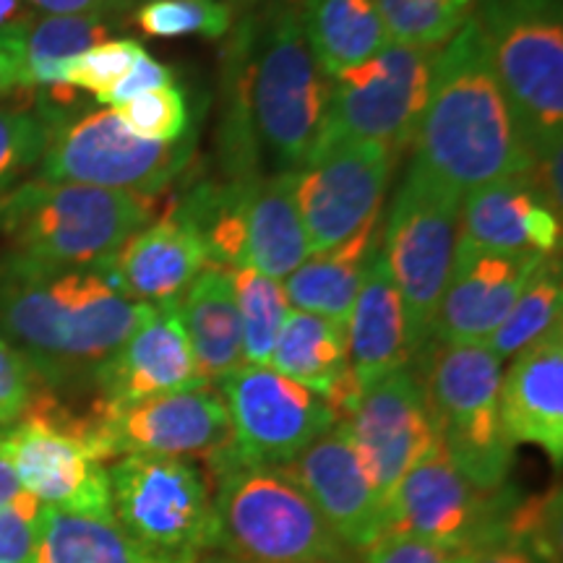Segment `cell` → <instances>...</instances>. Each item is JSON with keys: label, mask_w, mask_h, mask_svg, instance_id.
I'll list each match as a JSON object with an SVG mask.
<instances>
[{"label": "cell", "mask_w": 563, "mask_h": 563, "mask_svg": "<svg viewBox=\"0 0 563 563\" xmlns=\"http://www.w3.org/2000/svg\"><path fill=\"white\" fill-rule=\"evenodd\" d=\"M84 426L102 462L115 456L207 462L232 443L228 407L214 386L159 394L115 410L95 405Z\"/></svg>", "instance_id": "obj_14"}, {"label": "cell", "mask_w": 563, "mask_h": 563, "mask_svg": "<svg viewBox=\"0 0 563 563\" xmlns=\"http://www.w3.org/2000/svg\"><path fill=\"white\" fill-rule=\"evenodd\" d=\"M21 493V485L16 481V475H13L11 464L0 456V504L11 501L13 496H19Z\"/></svg>", "instance_id": "obj_47"}, {"label": "cell", "mask_w": 563, "mask_h": 563, "mask_svg": "<svg viewBox=\"0 0 563 563\" xmlns=\"http://www.w3.org/2000/svg\"><path fill=\"white\" fill-rule=\"evenodd\" d=\"M433 53L389 42L371 60L336 74L316 152L334 141H371L399 157L412 146L431 87Z\"/></svg>", "instance_id": "obj_13"}, {"label": "cell", "mask_w": 563, "mask_h": 563, "mask_svg": "<svg viewBox=\"0 0 563 563\" xmlns=\"http://www.w3.org/2000/svg\"><path fill=\"white\" fill-rule=\"evenodd\" d=\"M42 391L47 386L24 352L0 336V431L24 418Z\"/></svg>", "instance_id": "obj_41"}, {"label": "cell", "mask_w": 563, "mask_h": 563, "mask_svg": "<svg viewBox=\"0 0 563 563\" xmlns=\"http://www.w3.org/2000/svg\"><path fill=\"white\" fill-rule=\"evenodd\" d=\"M298 11L308 47L329 79L371 60L391 42L376 0H302Z\"/></svg>", "instance_id": "obj_30"}, {"label": "cell", "mask_w": 563, "mask_h": 563, "mask_svg": "<svg viewBox=\"0 0 563 563\" xmlns=\"http://www.w3.org/2000/svg\"><path fill=\"white\" fill-rule=\"evenodd\" d=\"M214 543L230 563H361L279 467L243 462L232 443L207 460Z\"/></svg>", "instance_id": "obj_5"}, {"label": "cell", "mask_w": 563, "mask_h": 563, "mask_svg": "<svg viewBox=\"0 0 563 563\" xmlns=\"http://www.w3.org/2000/svg\"><path fill=\"white\" fill-rule=\"evenodd\" d=\"M104 40H110L108 19L40 13L24 37L0 47V95H42L66 87L60 81V63Z\"/></svg>", "instance_id": "obj_26"}, {"label": "cell", "mask_w": 563, "mask_h": 563, "mask_svg": "<svg viewBox=\"0 0 563 563\" xmlns=\"http://www.w3.org/2000/svg\"><path fill=\"white\" fill-rule=\"evenodd\" d=\"M308 256L311 245L295 201V170L258 180L249 203L245 266L272 279H287Z\"/></svg>", "instance_id": "obj_29"}, {"label": "cell", "mask_w": 563, "mask_h": 563, "mask_svg": "<svg viewBox=\"0 0 563 563\" xmlns=\"http://www.w3.org/2000/svg\"><path fill=\"white\" fill-rule=\"evenodd\" d=\"M540 258V253H498L456 243L431 340L441 344L488 342Z\"/></svg>", "instance_id": "obj_20"}, {"label": "cell", "mask_w": 563, "mask_h": 563, "mask_svg": "<svg viewBox=\"0 0 563 563\" xmlns=\"http://www.w3.org/2000/svg\"><path fill=\"white\" fill-rule=\"evenodd\" d=\"M397 154L371 141H334L295 170V201L313 253L334 249L382 214Z\"/></svg>", "instance_id": "obj_16"}, {"label": "cell", "mask_w": 563, "mask_h": 563, "mask_svg": "<svg viewBox=\"0 0 563 563\" xmlns=\"http://www.w3.org/2000/svg\"><path fill=\"white\" fill-rule=\"evenodd\" d=\"M269 368L327 399L340 420L357 399L350 376L347 323L290 311L274 342Z\"/></svg>", "instance_id": "obj_25"}, {"label": "cell", "mask_w": 563, "mask_h": 563, "mask_svg": "<svg viewBox=\"0 0 563 563\" xmlns=\"http://www.w3.org/2000/svg\"><path fill=\"white\" fill-rule=\"evenodd\" d=\"M456 243L481 251L559 256L561 211L540 194L530 175L485 183L462 196Z\"/></svg>", "instance_id": "obj_22"}, {"label": "cell", "mask_w": 563, "mask_h": 563, "mask_svg": "<svg viewBox=\"0 0 563 563\" xmlns=\"http://www.w3.org/2000/svg\"><path fill=\"white\" fill-rule=\"evenodd\" d=\"M157 199L79 183L26 180L0 194L3 272L60 274L97 269L125 238L157 217Z\"/></svg>", "instance_id": "obj_4"}, {"label": "cell", "mask_w": 563, "mask_h": 563, "mask_svg": "<svg viewBox=\"0 0 563 563\" xmlns=\"http://www.w3.org/2000/svg\"><path fill=\"white\" fill-rule=\"evenodd\" d=\"M97 407L136 405L159 394L211 386L183 332L175 306L152 308L144 323L91 376Z\"/></svg>", "instance_id": "obj_21"}, {"label": "cell", "mask_w": 563, "mask_h": 563, "mask_svg": "<svg viewBox=\"0 0 563 563\" xmlns=\"http://www.w3.org/2000/svg\"><path fill=\"white\" fill-rule=\"evenodd\" d=\"M460 203V191L410 165L382 228V253L402 298L412 352L431 340L439 302L449 285Z\"/></svg>", "instance_id": "obj_9"}, {"label": "cell", "mask_w": 563, "mask_h": 563, "mask_svg": "<svg viewBox=\"0 0 563 563\" xmlns=\"http://www.w3.org/2000/svg\"><path fill=\"white\" fill-rule=\"evenodd\" d=\"M0 456L11 464L21 490L47 509L112 517L108 464L84 431V415L42 391L30 412L0 431Z\"/></svg>", "instance_id": "obj_10"}, {"label": "cell", "mask_w": 563, "mask_h": 563, "mask_svg": "<svg viewBox=\"0 0 563 563\" xmlns=\"http://www.w3.org/2000/svg\"><path fill=\"white\" fill-rule=\"evenodd\" d=\"M391 42L439 51L473 16L477 0H376Z\"/></svg>", "instance_id": "obj_36"}, {"label": "cell", "mask_w": 563, "mask_h": 563, "mask_svg": "<svg viewBox=\"0 0 563 563\" xmlns=\"http://www.w3.org/2000/svg\"><path fill=\"white\" fill-rule=\"evenodd\" d=\"M45 16H97L110 19L136 5V0H26Z\"/></svg>", "instance_id": "obj_45"}, {"label": "cell", "mask_w": 563, "mask_h": 563, "mask_svg": "<svg viewBox=\"0 0 563 563\" xmlns=\"http://www.w3.org/2000/svg\"><path fill=\"white\" fill-rule=\"evenodd\" d=\"M347 355L357 394L412 363L405 306L382 249L373 256L350 308Z\"/></svg>", "instance_id": "obj_24"}, {"label": "cell", "mask_w": 563, "mask_h": 563, "mask_svg": "<svg viewBox=\"0 0 563 563\" xmlns=\"http://www.w3.org/2000/svg\"><path fill=\"white\" fill-rule=\"evenodd\" d=\"M220 386L232 426V449L258 467H285L334 426L327 399L269 365H241Z\"/></svg>", "instance_id": "obj_15"}, {"label": "cell", "mask_w": 563, "mask_h": 563, "mask_svg": "<svg viewBox=\"0 0 563 563\" xmlns=\"http://www.w3.org/2000/svg\"><path fill=\"white\" fill-rule=\"evenodd\" d=\"M279 470L311 498L329 530L352 553L363 555L384 534L386 504L373 488L344 420Z\"/></svg>", "instance_id": "obj_18"}, {"label": "cell", "mask_w": 563, "mask_h": 563, "mask_svg": "<svg viewBox=\"0 0 563 563\" xmlns=\"http://www.w3.org/2000/svg\"><path fill=\"white\" fill-rule=\"evenodd\" d=\"M37 16L26 0H0V47L24 37Z\"/></svg>", "instance_id": "obj_46"}, {"label": "cell", "mask_w": 563, "mask_h": 563, "mask_svg": "<svg viewBox=\"0 0 563 563\" xmlns=\"http://www.w3.org/2000/svg\"><path fill=\"white\" fill-rule=\"evenodd\" d=\"M201 376L217 386L243 361V332L230 269L209 264L175 306Z\"/></svg>", "instance_id": "obj_27"}, {"label": "cell", "mask_w": 563, "mask_h": 563, "mask_svg": "<svg viewBox=\"0 0 563 563\" xmlns=\"http://www.w3.org/2000/svg\"><path fill=\"white\" fill-rule=\"evenodd\" d=\"M342 420L384 504L415 464L439 446V433L412 365L357 394Z\"/></svg>", "instance_id": "obj_17"}, {"label": "cell", "mask_w": 563, "mask_h": 563, "mask_svg": "<svg viewBox=\"0 0 563 563\" xmlns=\"http://www.w3.org/2000/svg\"><path fill=\"white\" fill-rule=\"evenodd\" d=\"M473 21L534 165L561 157V0H477Z\"/></svg>", "instance_id": "obj_6"}, {"label": "cell", "mask_w": 563, "mask_h": 563, "mask_svg": "<svg viewBox=\"0 0 563 563\" xmlns=\"http://www.w3.org/2000/svg\"><path fill=\"white\" fill-rule=\"evenodd\" d=\"M51 123L32 110H0V194L40 165Z\"/></svg>", "instance_id": "obj_40"}, {"label": "cell", "mask_w": 563, "mask_h": 563, "mask_svg": "<svg viewBox=\"0 0 563 563\" xmlns=\"http://www.w3.org/2000/svg\"><path fill=\"white\" fill-rule=\"evenodd\" d=\"M121 118L129 131L144 141H157V144H175L186 139L188 131V102L178 84L144 91L133 97L131 102L110 108Z\"/></svg>", "instance_id": "obj_38"}, {"label": "cell", "mask_w": 563, "mask_h": 563, "mask_svg": "<svg viewBox=\"0 0 563 563\" xmlns=\"http://www.w3.org/2000/svg\"><path fill=\"white\" fill-rule=\"evenodd\" d=\"M382 214L334 249L313 253L285 279V292L295 311L347 323L350 308L361 290L368 266L382 249Z\"/></svg>", "instance_id": "obj_28"}, {"label": "cell", "mask_w": 563, "mask_h": 563, "mask_svg": "<svg viewBox=\"0 0 563 563\" xmlns=\"http://www.w3.org/2000/svg\"><path fill=\"white\" fill-rule=\"evenodd\" d=\"M30 563H152L115 517L68 514L58 509L42 511L40 538Z\"/></svg>", "instance_id": "obj_31"}, {"label": "cell", "mask_w": 563, "mask_h": 563, "mask_svg": "<svg viewBox=\"0 0 563 563\" xmlns=\"http://www.w3.org/2000/svg\"><path fill=\"white\" fill-rule=\"evenodd\" d=\"M258 178L230 180L224 186L194 188L183 196L178 209L199 230L209 264L238 269L245 266V230H249V203Z\"/></svg>", "instance_id": "obj_32"}, {"label": "cell", "mask_w": 563, "mask_h": 563, "mask_svg": "<svg viewBox=\"0 0 563 563\" xmlns=\"http://www.w3.org/2000/svg\"><path fill=\"white\" fill-rule=\"evenodd\" d=\"M167 84H175V70L165 66V63L154 60L150 53H144L121 81H115L104 95L97 97V102L108 104V108H118V104H125L133 97L144 95V91L167 87Z\"/></svg>", "instance_id": "obj_44"}, {"label": "cell", "mask_w": 563, "mask_h": 563, "mask_svg": "<svg viewBox=\"0 0 563 563\" xmlns=\"http://www.w3.org/2000/svg\"><path fill=\"white\" fill-rule=\"evenodd\" d=\"M230 55L241 76L238 110L230 118L235 133L228 139L238 154L232 162L238 180L253 178L243 152L256 141L282 170H298L319 146L332 95V79L308 47L298 5L277 0L258 16L245 19L232 37Z\"/></svg>", "instance_id": "obj_2"}, {"label": "cell", "mask_w": 563, "mask_h": 563, "mask_svg": "<svg viewBox=\"0 0 563 563\" xmlns=\"http://www.w3.org/2000/svg\"><path fill=\"white\" fill-rule=\"evenodd\" d=\"M150 311L95 269L0 277V336L24 352L47 389L95 376Z\"/></svg>", "instance_id": "obj_3"}, {"label": "cell", "mask_w": 563, "mask_h": 563, "mask_svg": "<svg viewBox=\"0 0 563 563\" xmlns=\"http://www.w3.org/2000/svg\"><path fill=\"white\" fill-rule=\"evenodd\" d=\"M133 21L146 37L222 40L235 24V11L230 0H146Z\"/></svg>", "instance_id": "obj_37"}, {"label": "cell", "mask_w": 563, "mask_h": 563, "mask_svg": "<svg viewBox=\"0 0 563 563\" xmlns=\"http://www.w3.org/2000/svg\"><path fill=\"white\" fill-rule=\"evenodd\" d=\"M412 371L454 467L483 490L509 485L517 446L498 418L501 361L485 344L428 340L415 352Z\"/></svg>", "instance_id": "obj_7"}, {"label": "cell", "mask_w": 563, "mask_h": 563, "mask_svg": "<svg viewBox=\"0 0 563 563\" xmlns=\"http://www.w3.org/2000/svg\"><path fill=\"white\" fill-rule=\"evenodd\" d=\"M412 144V165L462 196L532 173L534 159L473 16L433 53L431 87Z\"/></svg>", "instance_id": "obj_1"}, {"label": "cell", "mask_w": 563, "mask_h": 563, "mask_svg": "<svg viewBox=\"0 0 563 563\" xmlns=\"http://www.w3.org/2000/svg\"><path fill=\"white\" fill-rule=\"evenodd\" d=\"M361 563H460V553L410 534H382L361 555Z\"/></svg>", "instance_id": "obj_43"}, {"label": "cell", "mask_w": 563, "mask_h": 563, "mask_svg": "<svg viewBox=\"0 0 563 563\" xmlns=\"http://www.w3.org/2000/svg\"><path fill=\"white\" fill-rule=\"evenodd\" d=\"M498 418L514 446L532 443L555 464L563 456V329L511 357L498 384Z\"/></svg>", "instance_id": "obj_23"}, {"label": "cell", "mask_w": 563, "mask_h": 563, "mask_svg": "<svg viewBox=\"0 0 563 563\" xmlns=\"http://www.w3.org/2000/svg\"><path fill=\"white\" fill-rule=\"evenodd\" d=\"M42 511L45 506L24 490L0 504V563H30L37 548Z\"/></svg>", "instance_id": "obj_42"}, {"label": "cell", "mask_w": 563, "mask_h": 563, "mask_svg": "<svg viewBox=\"0 0 563 563\" xmlns=\"http://www.w3.org/2000/svg\"><path fill=\"white\" fill-rule=\"evenodd\" d=\"M108 475L112 517L152 563H201L211 553V485L196 462L121 456Z\"/></svg>", "instance_id": "obj_8"}, {"label": "cell", "mask_w": 563, "mask_h": 563, "mask_svg": "<svg viewBox=\"0 0 563 563\" xmlns=\"http://www.w3.org/2000/svg\"><path fill=\"white\" fill-rule=\"evenodd\" d=\"M207 266L209 258L199 230L173 201L150 224L125 238L95 272L121 298L167 308L178 306Z\"/></svg>", "instance_id": "obj_19"}, {"label": "cell", "mask_w": 563, "mask_h": 563, "mask_svg": "<svg viewBox=\"0 0 563 563\" xmlns=\"http://www.w3.org/2000/svg\"><path fill=\"white\" fill-rule=\"evenodd\" d=\"M191 154L194 136L157 144L125 129L110 108L87 110L51 125L37 178L157 199L178 178Z\"/></svg>", "instance_id": "obj_11"}, {"label": "cell", "mask_w": 563, "mask_h": 563, "mask_svg": "<svg viewBox=\"0 0 563 563\" xmlns=\"http://www.w3.org/2000/svg\"><path fill=\"white\" fill-rule=\"evenodd\" d=\"M563 313V279H561V262L559 256H543L527 277L522 292L514 300L509 316L501 327L493 332L485 342L498 361L509 357L530 347L540 336L551 332L553 327H561Z\"/></svg>", "instance_id": "obj_33"}, {"label": "cell", "mask_w": 563, "mask_h": 563, "mask_svg": "<svg viewBox=\"0 0 563 563\" xmlns=\"http://www.w3.org/2000/svg\"><path fill=\"white\" fill-rule=\"evenodd\" d=\"M144 53L136 40H104L60 63V81L76 91H89L97 100L112 84L121 81Z\"/></svg>", "instance_id": "obj_39"}, {"label": "cell", "mask_w": 563, "mask_h": 563, "mask_svg": "<svg viewBox=\"0 0 563 563\" xmlns=\"http://www.w3.org/2000/svg\"><path fill=\"white\" fill-rule=\"evenodd\" d=\"M230 282L241 316L243 361L245 365H269L282 323L292 311L285 285L251 266L230 269Z\"/></svg>", "instance_id": "obj_35"}, {"label": "cell", "mask_w": 563, "mask_h": 563, "mask_svg": "<svg viewBox=\"0 0 563 563\" xmlns=\"http://www.w3.org/2000/svg\"><path fill=\"white\" fill-rule=\"evenodd\" d=\"M559 496H522L509 530L460 555V563H559Z\"/></svg>", "instance_id": "obj_34"}, {"label": "cell", "mask_w": 563, "mask_h": 563, "mask_svg": "<svg viewBox=\"0 0 563 563\" xmlns=\"http://www.w3.org/2000/svg\"><path fill=\"white\" fill-rule=\"evenodd\" d=\"M519 501L511 485L483 490L470 483L439 443L386 498L384 534H410L464 555L501 538Z\"/></svg>", "instance_id": "obj_12"}]
</instances>
